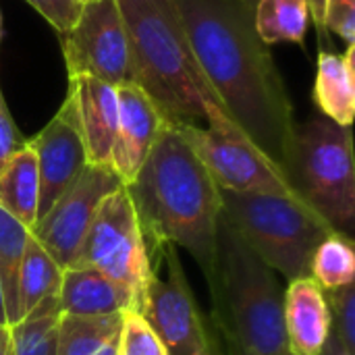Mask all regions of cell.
Returning <instances> with one entry per match:
<instances>
[{
  "label": "cell",
  "instance_id": "cell-6",
  "mask_svg": "<svg viewBox=\"0 0 355 355\" xmlns=\"http://www.w3.org/2000/svg\"><path fill=\"white\" fill-rule=\"evenodd\" d=\"M291 189L337 231L352 235L355 220V164L352 127L324 114L295 125L283 160Z\"/></svg>",
  "mask_w": 355,
  "mask_h": 355
},
{
  "label": "cell",
  "instance_id": "cell-33",
  "mask_svg": "<svg viewBox=\"0 0 355 355\" xmlns=\"http://www.w3.org/2000/svg\"><path fill=\"white\" fill-rule=\"evenodd\" d=\"M0 324H6V327H8V322H6V312H4V302H2V287H0Z\"/></svg>",
  "mask_w": 355,
  "mask_h": 355
},
{
  "label": "cell",
  "instance_id": "cell-10",
  "mask_svg": "<svg viewBox=\"0 0 355 355\" xmlns=\"http://www.w3.org/2000/svg\"><path fill=\"white\" fill-rule=\"evenodd\" d=\"M69 77L89 75L110 85L133 83L125 23L116 0H89L60 35Z\"/></svg>",
  "mask_w": 355,
  "mask_h": 355
},
{
  "label": "cell",
  "instance_id": "cell-20",
  "mask_svg": "<svg viewBox=\"0 0 355 355\" xmlns=\"http://www.w3.org/2000/svg\"><path fill=\"white\" fill-rule=\"evenodd\" d=\"M58 295L46 297L17 324L10 327L12 355H56L60 327Z\"/></svg>",
  "mask_w": 355,
  "mask_h": 355
},
{
  "label": "cell",
  "instance_id": "cell-30",
  "mask_svg": "<svg viewBox=\"0 0 355 355\" xmlns=\"http://www.w3.org/2000/svg\"><path fill=\"white\" fill-rule=\"evenodd\" d=\"M320 355H355V352H352V349L343 343V339L331 329V335H329V339H327V343H324Z\"/></svg>",
  "mask_w": 355,
  "mask_h": 355
},
{
  "label": "cell",
  "instance_id": "cell-31",
  "mask_svg": "<svg viewBox=\"0 0 355 355\" xmlns=\"http://www.w3.org/2000/svg\"><path fill=\"white\" fill-rule=\"evenodd\" d=\"M310 4V12H312V19L316 23V27L320 29V33L324 31V4L327 0H308Z\"/></svg>",
  "mask_w": 355,
  "mask_h": 355
},
{
  "label": "cell",
  "instance_id": "cell-11",
  "mask_svg": "<svg viewBox=\"0 0 355 355\" xmlns=\"http://www.w3.org/2000/svg\"><path fill=\"white\" fill-rule=\"evenodd\" d=\"M121 185L112 168L85 164L52 208L35 220L29 235L64 270L77 256L102 200Z\"/></svg>",
  "mask_w": 355,
  "mask_h": 355
},
{
  "label": "cell",
  "instance_id": "cell-5",
  "mask_svg": "<svg viewBox=\"0 0 355 355\" xmlns=\"http://www.w3.org/2000/svg\"><path fill=\"white\" fill-rule=\"evenodd\" d=\"M220 204L250 250L289 281L310 272L314 250L337 231L295 196L220 189Z\"/></svg>",
  "mask_w": 355,
  "mask_h": 355
},
{
  "label": "cell",
  "instance_id": "cell-23",
  "mask_svg": "<svg viewBox=\"0 0 355 355\" xmlns=\"http://www.w3.org/2000/svg\"><path fill=\"white\" fill-rule=\"evenodd\" d=\"M29 229L0 208V287L8 327L21 320L19 314V272Z\"/></svg>",
  "mask_w": 355,
  "mask_h": 355
},
{
  "label": "cell",
  "instance_id": "cell-14",
  "mask_svg": "<svg viewBox=\"0 0 355 355\" xmlns=\"http://www.w3.org/2000/svg\"><path fill=\"white\" fill-rule=\"evenodd\" d=\"M69 92L77 104L87 164L110 168L119 121L116 87L89 75H73L69 77Z\"/></svg>",
  "mask_w": 355,
  "mask_h": 355
},
{
  "label": "cell",
  "instance_id": "cell-28",
  "mask_svg": "<svg viewBox=\"0 0 355 355\" xmlns=\"http://www.w3.org/2000/svg\"><path fill=\"white\" fill-rule=\"evenodd\" d=\"M335 31L349 44H355V0H327L324 31Z\"/></svg>",
  "mask_w": 355,
  "mask_h": 355
},
{
  "label": "cell",
  "instance_id": "cell-18",
  "mask_svg": "<svg viewBox=\"0 0 355 355\" xmlns=\"http://www.w3.org/2000/svg\"><path fill=\"white\" fill-rule=\"evenodd\" d=\"M40 173L29 144H25L0 173V208L31 231L37 220Z\"/></svg>",
  "mask_w": 355,
  "mask_h": 355
},
{
  "label": "cell",
  "instance_id": "cell-25",
  "mask_svg": "<svg viewBox=\"0 0 355 355\" xmlns=\"http://www.w3.org/2000/svg\"><path fill=\"white\" fill-rule=\"evenodd\" d=\"M119 355H168L148 320L133 310L123 314Z\"/></svg>",
  "mask_w": 355,
  "mask_h": 355
},
{
  "label": "cell",
  "instance_id": "cell-34",
  "mask_svg": "<svg viewBox=\"0 0 355 355\" xmlns=\"http://www.w3.org/2000/svg\"><path fill=\"white\" fill-rule=\"evenodd\" d=\"M243 2H245V4H248V6H252V8H254V6H256V2H258V0H243Z\"/></svg>",
  "mask_w": 355,
  "mask_h": 355
},
{
  "label": "cell",
  "instance_id": "cell-4",
  "mask_svg": "<svg viewBox=\"0 0 355 355\" xmlns=\"http://www.w3.org/2000/svg\"><path fill=\"white\" fill-rule=\"evenodd\" d=\"M216 327L229 355H287L283 293L266 266L220 214L216 275L210 285Z\"/></svg>",
  "mask_w": 355,
  "mask_h": 355
},
{
  "label": "cell",
  "instance_id": "cell-27",
  "mask_svg": "<svg viewBox=\"0 0 355 355\" xmlns=\"http://www.w3.org/2000/svg\"><path fill=\"white\" fill-rule=\"evenodd\" d=\"M31 4L60 35L67 33L81 15V4L77 0H25Z\"/></svg>",
  "mask_w": 355,
  "mask_h": 355
},
{
  "label": "cell",
  "instance_id": "cell-13",
  "mask_svg": "<svg viewBox=\"0 0 355 355\" xmlns=\"http://www.w3.org/2000/svg\"><path fill=\"white\" fill-rule=\"evenodd\" d=\"M116 100L119 121L110 154V168L123 185H129L146 162L164 116L150 96L135 83L116 85Z\"/></svg>",
  "mask_w": 355,
  "mask_h": 355
},
{
  "label": "cell",
  "instance_id": "cell-36",
  "mask_svg": "<svg viewBox=\"0 0 355 355\" xmlns=\"http://www.w3.org/2000/svg\"><path fill=\"white\" fill-rule=\"evenodd\" d=\"M287 355H291V354H287Z\"/></svg>",
  "mask_w": 355,
  "mask_h": 355
},
{
  "label": "cell",
  "instance_id": "cell-35",
  "mask_svg": "<svg viewBox=\"0 0 355 355\" xmlns=\"http://www.w3.org/2000/svg\"><path fill=\"white\" fill-rule=\"evenodd\" d=\"M77 2H79V4H81V6H83V4H87V2H89V0H77Z\"/></svg>",
  "mask_w": 355,
  "mask_h": 355
},
{
  "label": "cell",
  "instance_id": "cell-9",
  "mask_svg": "<svg viewBox=\"0 0 355 355\" xmlns=\"http://www.w3.org/2000/svg\"><path fill=\"white\" fill-rule=\"evenodd\" d=\"M156 252L162 264L152 266L141 316L168 355H220L204 327L177 248L162 245Z\"/></svg>",
  "mask_w": 355,
  "mask_h": 355
},
{
  "label": "cell",
  "instance_id": "cell-15",
  "mask_svg": "<svg viewBox=\"0 0 355 355\" xmlns=\"http://www.w3.org/2000/svg\"><path fill=\"white\" fill-rule=\"evenodd\" d=\"M283 322L289 354L320 355L333 318L324 291L310 275L289 281L283 293Z\"/></svg>",
  "mask_w": 355,
  "mask_h": 355
},
{
  "label": "cell",
  "instance_id": "cell-1",
  "mask_svg": "<svg viewBox=\"0 0 355 355\" xmlns=\"http://www.w3.org/2000/svg\"><path fill=\"white\" fill-rule=\"evenodd\" d=\"M200 69L227 116L279 166L293 133V108L272 54L243 0H173ZM283 171V168H281Z\"/></svg>",
  "mask_w": 355,
  "mask_h": 355
},
{
  "label": "cell",
  "instance_id": "cell-16",
  "mask_svg": "<svg viewBox=\"0 0 355 355\" xmlns=\"http://www.w3.org/2000/svg\"><path fill=\"white\" fill-rule=\"evenodd\" d=\"M58 302L62 314L73 316H106L133 310L129 289L92 268H64Z\"/></svg>",
  "mask_w": 355,
  "mask_h": 355
},
{
  "label": "cell",
  "instance_id": "cell-12",
  "mask_svg": "<svg viewBox=\"0 0 355 355\" xmlns=\"http://www.w3.org/2000/svg\"><path fill=\"white\" fill-rule=\"evenodd\" d=\"M27 144L35 154L40 173V220L87 164L79 112L71 92H67V98L52 121Z\"/></svg>",
  "mask_w": 355,
  "mask_h": 355
},
{
  "label": "cell",
  "instance_id": "cell-24",
  "mask_svg": "<svg viewBox=\"0 0 355 355\" xmlns=\"http://www.w3.org/2000/svg\"><path fill=\"white\" fill-rule=\"evenodd\" d=\"M322 291H335L354 285L355 252L352 235L335 231L316 250L308 272Z\"/></svg>",
  "mask_w": 355,
  "mask_h": 355
},
{
  "label": "cell",
  "instance_id": "cell-2",
  "mask_svg": "<svg viewBox=\"0 0 355 355\" xmlns=\"http://www.w3.org/2000/svg\"><path fill=\"white\" fill-rule=\"evenodd\" d=\"M125 187L148 254L162 245L187 250L210 287L216 275L220 187L173 121L164 119L137 177Z\"/></svg>",
  "mask_w": 355,
  "mask_h": 355
},
{
  "label": "cell",
  "instance_id": "cell-19",
  "mask_svg": "<svg viewBox=\"0 0 355 355\" xmlns=\"http://www.w3.org/2000/svg\"><path fill=\"white\" fill-rule=\"evenodd\" d=\"M123 314L106 316H73L62 314L58 327L56 355H98L112 341H119Z\"/></svg>",
  "mask_w": 355,
  "mask_h": 355
},
{
  "label": "cell",
  "instance_id": "cell-21",
  "mask_svg": "<svg viewBox=\"0 0 355 355\" xmlns=\"http://www.w3.org/2000/svg\"><path fill=\"white\" fill-rule=\"evenodd\" d=\"M62 283V268L48 256V252L29 235L23 264L19 272V314H29L46 297L58 295Z\"/></svg>",
  "mask_w": 355,
  "mask_h": 355
},
{
  "label": "cell",
  "instance_id": "cell-7",
  "mask_svg": "<svg viewBox=\"0 0 355 355\" xmlns=\"http://www.w3.org/2000/svg\"><path fill=\"white\" fill-rule=\"evenodd\" d=\"M67 268H92L116 281L133 295V312H144L152 262L125 185L108 193Z\"/></svg>",
  "mask_w": 355,
  "mask_h": 355
},
{
  "label": "cell",
  "instance_id": "cell-32",
  "mask_svg": "<svg viewBox=\"0 0 355 355\" xmlns=\"http://www.w3.org/2000/svg\"><path fill=\"white\" fill-rule=\"evenodd\" d=\"M0 355H12L10 347V327L0 324Z\"/></svg>",
  "mask_w": 355,
  "mask_h": 355
},
{
  "label": "cell",
  "instance_id": "cell-3",
  "mask_svg": "<svg viewBox=\"0 0 355 355\" xmlns=\"http://www.w3.org/2000/svg\"><path fill=\"white\" fill-rule=\"evenodd\" d=\"M116 4L125 23L133 83L150 96L164 119L206 123V108L220 102L196 60L173 0Z\"/></svg>",
  "mask_w": 355,
  "mask_h": 355
},
{
  "label": "cell",
  "instance_id": "cell-8",
  "mask_svg": "<svg viewBox=\"0 0 355 355\" xmlns=\"http://www.w3.org/2000/svg\"><path fill=\"white\" fill-rule=\"evenodd\" d=\"M173 123L220 189L300 198L287 183L281 166L275 164L220 106L210 104L206 108L208 127L181 121Z\"/></svg>",
  "mask_w": 355,
  "mask_h": 355
},
{
  "label": "cell",
  "instance_id": "cell-29",
  "mask_svg": "<svg viewBox=\"0 0 355 355\" xmlns=\"http://www.w3.org/2000/svg\"><path fill=\"white\" fill-rule=\"evenodd\" d=\"M27 144V139L21 137L10 110L6 106V100L0 92V173L4 171V166L8 164V160Z\"/></svg>",
  "mask_w": 355,
  "mask_h": 355
},
{
  "label": "cell",
  "instance_id": "cell-17",
  "mask_svg": "<svg viewBox=\"0 0 355 355\" xmlns=\"http://www.w3.org/2000/svg\"><path fill=\"white\" fill-rule=\"evenodd\" d=\"M355 44H349L345 54H333L320 50L316 83H314V102L327 119L335 121L341 127H352L355 114Z\"/></svg>",
  "mask_w": 355,
  "mask_h": 355
},
{
  "label": "cell",
  "instance_id": "cell-26",
  "mask_svg": "<svg viewBox=\"0 0 355 355\" xmlns=\"http://www.w3.org/2000/svg\"><path fill=\"white\" fill-rule=\"evenodd\" d=\"M324 295L331 308L333 331L355 352V287L347 285L335 291H324Z\"/></svg>",
  "mask_w": 355,
  "mask_h": 355
},
{
  "label": "cell",
  "instance_id": "cell-22",
  "mask_svg": "<svg viewBox=\"0 0 355 355\" xmlns=\"http://www.w3.org/2000/svg\"><path fill=\"white\" fill-rule=\"evenodd\" d=\"M310 19L308 0H258L254 6V25L266 46L277 42L302 44Z\"/></svg>",
  "mask_w": 355,
  "mask_h": 355
}]
</instances>
